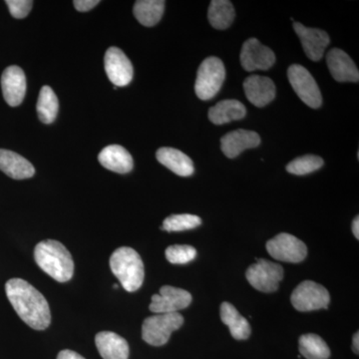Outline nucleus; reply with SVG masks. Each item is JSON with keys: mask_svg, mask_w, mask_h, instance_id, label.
<instances>
[{"mask_svg": "<svg viewBox=\"0 0 359 359\" xmlns=\"http://www.w3.org/2000/svg\"><path fill=\"white\" fill-rule=\"evenodd\" d=\"M8 301L28 327L44 330L51 323L50 308L44 295L21 278H11L6 285Z\"/></svg>", "mask_w": 359, "mask_h": 359, "instance_id": "nucleus-1", "label": "nucleus"}, {"mask_svg": "<svg viewBox=\"0 0 359 359\" xmlns=\"http://www.w3.org/2000/svg\"><path fill=\"white\" fill-rule=\"evenodd\" d=\"M34 259L45 273L59 283H66L74 273V262L69 250L57 241H42L35 247Z\"/></svg>", "mask_w": 359, "mask_h": 359, "instance_id": "nucleus-2", "label": "nucleus"}, {"mask_svg": "<svg viewBox=\"0 0 359 359\" xmlns=\"http://www.w3.org/2000/svg\"><path fill=\"white\" fill-rule=\"evenodd\" d=\"M110 268L127 292H136L143 285L145 276L143 261L132 248L122 247L116 250L110 257Z\"/></svg>", "mask_w": 359, "mask_h": 359, "instance_id": "nucleus-3", "label": "nucleus"}, {"mask_svg": "<svg viewBox=\"0 0 359 359\" xmlns=\"http://www.w3.org/2000/svg\"><path fill=\"white\" fill-rule=\"evenodd\" d=\"M183 323V316L179 313H155L144 320L142 337L150 346H164L169 341L172 332L179 330Z\"/></svg>", "mask_w": 359, "mask_h": 359, "instance_id": "nucleus-4", "label": "nucleus"}, {"mask_svg": "<svg viewBox=\"0 0 359 359\" xmlns=\"http://www.w3.org/2000/svg\"><path fill=\"white\" fill-rule=\"evenodd\" d=\"M226 78V68L218 57L205 58L198 69L195 92L201 100H210L218 94Z\"/></svg>", "mask_w": 359, "mask_h": 359, "instance_id": "nucleus-5", "label": "nucleus"}, {"mask_svg": "<svg viewBox=\"0 0 359 359\" xmlns=\"http://www.w3.org/2000/svg\"><path fill=\"white\" fill-rule=\"evenodd\" d=\"M283 273L285 271L280 264L261 259H257V263L248 269L245 276L255 289L263 292H273L278 290Z\"/></svg>", "mask_w": 359, "mask_h": 359, "instance_id": "nucleus-6", "label": "nucleus"}, {"mask_svg": "<svg viewBox=\"0 0 359 359\" xmlns=\"http://www.w3.org/2000/svg\"><path fill=\"white\" fill-rule=\"evenodd\" d=\"M294 308L299 311H318L327 309L330 302V292L320 283L306 280L299 283L290 297Z\"/></svg>", "mask_w": 359, "mask_h": 359, "instance_id": "nucleus-7", "label": "nucleus"}, {"mask_svg": "<svg viewBox=\"0 0 359 359\" xmlns=\"http://www.w3.org/2000/svg\"><path fill=\"white\" fill-rule=\"evenodd\" d=\"M290 83L302 102L311 108H320L323 103L320 87L309 71L304 66L294 65L287 70Z\"/></svg>", "mask_w": 359, "mask_h": 359, "instance_id": "nucleus-8", "label": "nucleus"}, {"mask_svg": "<svg viewBox=\"0 0 359 359\" xmlns=\"http://www.w3.org/2000/svg\"><path fill=\"white\" fill-rule=\"evenodd\" d=\"M266 250L276 261L301 263L308 256V248L302 241L290 233H282L266 243Z\"/></svg>", "mask_w": 359, "mask_h": 359, "instance_id": "nucleus-9", "label": "nucleus"}, {"mask_svg": "<svg viewBox=\"0 0 359 359\" xmlns=\"http://www.w3.org/2000/svg\"><path fill=\"white\" fill-rule=\"evenodd\" d=\"M192 302V295L185 290L164 285L160 294L152 297L149 309L154 313H174L185 309Z\"/></svg>", "mask_w": 359, "mask_h": 359, "instance_id": "nucleus-10", "label": "nucleus"}, {"mask_svg": "<svg viewBox=\"0 0 359 359\" xmlns=\"http://www.w3.org/2000/svg\"><path fill=\"white\" fill-rule=\"evenodd\" d=\"M276 62V55L269 47L259 40L250 39L245 42L241 51V65L245 71L268 70Z\"/></svg>", "mask_w": 359, "mask_h": 359, "instance_id": "nucleus-11", "label": "nucleus"}, {"mask_svg": "<svg viewBox=\"0 0 359 359\" xmlns=\"http://www.w3.org/2000/svg\"><path fill=\"white\" fill-rule=\"evenodd\" d=\"M105 71L115 87L127 86L133 79V65L124 52L117 47H110L104 57Z\"/></svg>", "mask_w": 359, "mask_h": 359, "instance_id": "nucleus-12", "label": "nucleus"}, {"mask_svg": "<svg viewBox=\"0 0 359 359\" xmlns=\"http://www.w3.org/2000/svg\"><path fill=\"white\" fill-rule=\"evenodd\" d=\"M294 32L301 39L304 53L311 60L320 61L330 39L327 32L318 28H309L302 23H294Z\"/></svg>", "mask_w": 359, "mask_h": 359, "instance_id": "nucleus-13", "label": "nucleus"}, {"mask_svg": "<svg viewBox=\"0 0 359 359\" xmlns=\"http://www.w3.org/2000/svg\"><path fill=\"white\" fill-rule=\"evenodd\" d=\"M1 88L6 103L18 107L22 103L26 94V77L18 66H9L1 76Z\"/></svg>", "mask_w": 359, "mask_h": 359, "instance_id": "nucleus-14", "label": "nucleus"}, {"mask_svg": "<svg viewBox=\"0 0 359 359\" xmlns=\"http://www.w3.org/2000/svg\"><path fill=\"white\" fill-rule=\"evenodd\" d=\"M261 144V137L255 131L236 130L224 135L221 140L222 151L230 159L238 157L247 149L257 148Z\"/></svg>", "mask_w": 359, "mask_h": 359, "instance_id": "nucleus-15", "label": "nucleus"}, {"mask_svg": "<svg viewBox=\"0 0 359 359\" xmlns=\"http://www.w3.org/2000/svg\"><path fill=\"white\" fill-rule=\"evenodd\" d=\"M248 100L257 107L268 105L276 97V85L271 78L252 75L244 82Z\"/></svg>", "mask_w": 359, "mask_h": 359, "instance_id": "nucleus-16", "label": "nucleus"}, {"mask_svg": "<svg viewBox=\"0 0 359 359\" xmlns=\"http://www.w3.org/2000/svg\"><path fill=\"white\" fill-rule=\"evenodd\" d=\"M327 63L332 77L339 82H358L359 72L353 59L341 49L328 52Z\"/></svg>", "mask_w": 359, "mask_h": 359, "instance_id": "nucleus-17", "label": "nucleus"}, {"mask_svg": "<svg viewBox=\"0 0 359 359\" xmlns=\"http://www.w3.org/2000/svg\"><path fill=\"white\" fill-rule=\"evenodd\" d=\"M98 160L104 168L115 173H129L134 166L131 154L119 145H110L104 148L98 156Z\"/></svg>", "mask_w": 359, "mask_h": 359, "instance_id": "nucleus-18", "label": "nucleus"}, {"mask_svg": "<svg viewBox=\"0 0 359 359\" xmlns=\"http://www.w3.org/2000/svg\"><path fill=\"white\" fill-rule=\"evenodd\" d=\"M0 170L14 180L29 179L35 169L29 161L13 151L0 149Z\"/></svg>", "mask_w": 359, "mask_h": 359, "instance_id": "nucleus-19", "label": "nucleus"}, {"mask_svg": "<svg viewBox=\"0 0 359 359\" xmlns=\"http://www.w3.org/2000/svg\"><path fill=\"white\" fill-rule=\"evenodd\" d=\"M95 344L103 359H128L129 344L126 339L112 332L97 334Z\"/></svg>", "mask_w": 359, "mask_h": 359, "instance_id": "nucleus-20", "label": "nucleus"}, {"mask_svg": "<svg viewBox=\"0 0 359 359\" xmlns=\"http://www.w3.org/2000/svg\"><path fill=\"white\" fill-rule=\"evenodd\" d=\"M156 157L163 166L167 167L178 176L189 177L195 171L191 158L177 149L160 148L156 153Z\"/></svg>", "mask_w": 359, "mask_h": 359, "instance_id": "nucleus-21", "label": "nucleus"}, {"mask_svg": "<svg viewBox=\"0 0 359 359\" xmlns=\"http://www.w3.org/2000/svg\"><path fill=\"white\" fill-rule=\"evenodd\" d=\"M247 114L244 104L235 99L223 100L209 110L210 121L216 125H223L226 123L241 120Z\"/></svg>", "mask_w": 359, "mask_h": 359, "instance_id": "nucleus-22", "label": "nucleus"}, {"mask_svg": "<svg viewBox=\"0 0 359 359\" xmlns=\"http://www.w3.org/2000/svg\"><path fill=\"white\" fill-rule=\"evenodd\" d=\"M221 320L230 328L231 337L235 339H249L250 330L249 321L241 316L237 309L229 302H223L221 306Z\"/></svg>", "mask_w": 359, "mask_h": 359, "instance_id": "nucleus-23", "label": "nucleus"}, {"mask_svg": "<svg viewBox=\"0 0 359 359\" xmlns=\"http://www.w3.org/2000/svg\"><path fill=\"white\" fill-rule=\"evenodd\" d=\"M164 9L163 0H139L135 2L134 15L142 25L152 27L162 18Z\"/></svg>", "mask_w": 359, "mask_h": 359, "instance_id": "nucleus-24", "label": "nucleus"}, {"mask_svg": "<svg viewBox=\"0 0 359 359\" xmlns=\"http://www.w3.org/2000/svg\"><path fill=\"white\" fill-rule=\"evenodd\" d=\"M236 13L233 4L228 0H212L208 11L210 25L216 29L224 30L230 27Z\"/></svg>", "mask_w": 359, "mask_h": 359, "instance_id": "nucleus-25", "label": "nucleus"}, {"mask_svg": "<svg viewBox=\"0 0 359 359\" xmlns=\"http://www.w3.org/2000/svg\"><path fill=\"white\" fill-rule=\"evenodd\" d=\"M299 353L306 359H328L330 349L327 342L314 334L302 335L299 340Z\"/></svg>", "mask_w": 359, "mask_h": 359, "instance_id": "nucleus-26", "label": "nucleus"}, {"mask_svg": "<svg viewBox=\"0 0 359 359\" xmlns=\"http://www.w3.org/2000/svg\"><path fill=\"white\" fill-rule=\"evenodd\" d=\"M58 108V98L51 87H42L37 101V113L40 121L44 124L53 123L57 117Z\"/></svg>", "mask_w": 359, "mask_h": 359, "instance_id": "nucleus-27", "label": "nucleus"}, {"mask_svg": "<svg viewBox=\"0 0 359 359\" xmlns=\"http://www.w3.org/2000/svg\"><path fill=\"white\" fill-rule=\"evenodd\" d=\"M325 162L320 157L316 155H306L297 158L289 163L287 166V171L292 175L304 176L318 171L323 166Z\"/></svg>", "mask_w": 359, "mask_h": 359, "instance_id": "nucleus-28", "label": "nucleus"}, {"mask_svg": "<svg viewBox=\"0 0 359 359\" xmlns=\"http://www.w3.org/2000/svg\"><path fill=\"white\" fill-rule=\"evenodd\" d=\"M201 224H202V219L195 215H172L165 219L162 229L167 231H183L193 230L201 226Z\"/></svg>", "mask_w": 359, "mask_h": 359, "instance_id": "nucleus-29", "label": "nucleus"}, {"mask_svg": "<svg viewBox=\"0 0 359 359\" xmlns=\"http://www.w3.org/2000/svg\"><path fill=\"white\" fill-rule=\"evenodd\" d=\"M166 259L174 264H185L194 261L197 257V250L192 245H174L167 248Z\"/></svg>", "mask_w": 359, "mask_h": 359, "instance_id": "nucleus-30", "label": "nucleus"}, {"mask_svg": "<svg viewBox=\"0 0 359 359\" xmlns=\"http://www.w3.org/2000/svg\"><path fill=\"white\" fill-rule=\"evenodd\" d=\"M9 11L14 18L22 20L29 14L33 6L32 0H6Z\"/></svg>", "mask_w": 359, "mask_h": 359, "instance_id": "nucleus-31", "label": "nucleus"}, {"mask_svg": "<svg viewBox=\"0 0 359 359\" xmlns=\"http://www.w3.org/2000/svg\"><path fill=\"white\" fill-rule=\"evenodd\" d=\"M100 4L99 0H75L73 2L75 8L80 13H86V11H91L92 8L98 6Z\"/></svg>", "mask_w": 359, "mask_h": 359, "instance_id": "nucleus-32", "label": "nucleus"}, {"mask_svg": "<svg viewBox=\"0 0 359 359\" xmlns=\"http://www.w3.org/2000/svg\"><path fill=\"white\" fill-rule=\"evenodd\" d=\"M57 359H85L83 356L80 355L79 353H75V351H69V349H65V351H60L59 353Z\"/></svg>", "mask_w": 359, "mask_h": 359, "instance_id": "nucleus-33", "label": "nucleus"}, {"mask_svg": "<svg viewBox=\"0 0 359 359\" xmlns=\"http://www.w3.org/2000/svg\"><path fill=\"white\" fill-rule=\"evenodd\" d=\"M353 351L355 354L359 353V334L358 332H356L353 335Z\"/></svg>", "mask_w": 359, "mask_h": 359, "instance_id": "nucleus-34", "label": "nucleus"}, {"mask_svg": "<svg viewBox=\"0 0 359 359\" xmlns=\"http://www.w3.org/2000/svg\"><path fill=\"white\" fill-rule=\"evenodd\" d=\"M353 233L356 240H359V218L358 216L353 222Z\"/></svg>", "mask_w": 359, "mask_h": 359, "instance_id": "nucleus-35", "label": "nucleus"}]
</instances>
